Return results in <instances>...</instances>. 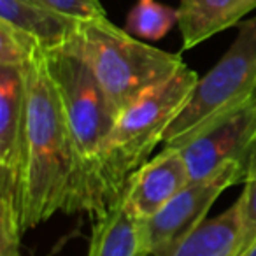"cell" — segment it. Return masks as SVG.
I'll list each match as a JSON object with an SVG mask.
<instances>
[{"instance_id": "obj_5", "label": "cell", "mask_w": 256, "mask_h": 256, "mask_svg": "<svg viewBox=\"0 0 256 256\" xmlns=\"http://www.w3.org/2000/svg\"><path fill=\"white\" fill-rule=\"evenodd\" d=\"M256 96V16L244 22L221 60L198 79L192 98L165 134L164 146L182 148L209 124Z\"/></svg>"}, {"instance_id": "obj_11", "label": "cell", "mask_w": 256, "mask_h": 256, "mask_svg": "<svg viewBox=\"0 0 256 256\" xmlns=\"http://www.w3.org/2000/svg\"><path fill=\"white\" fill-rule=\"evenodd\" d=\"M86 256H150L144 238V223L123 207H110L95 218Z\"/></svg>"}, {"instance_id": "obj_17", "label": "cell", "mask_w": 256, "mask_h": 256, "mask_svg": "<svg viewBox=\"0 0 256 256\" xmlns=\"http://www.w3.org/2000/svg\"><path fill=\"white\" fill-rule=\"evenodd\" d=\"M23 226L18 214L9 209H0V256H22Z\"/></svg>"}, {"instance_id": "obj_6", "label": "cell", "mask_w": 256, "mask_h": 256, "mask_svg": "<svg viewBox=\"0 0 256 256\" xmlns=\"http://www.w3.org/2000/svg\"><path fill=\"white\" fill-rule=\"evenodd\" d=\"M246 165L230 162L210 176L190 181L156 216L144 223V238L150 256H170L188 235L206 221L218 196L244 181Z\"/></svg>"}, {"instance_id": "obj_14", "label": "cell", "mask_w": 256, "mask_h": 256, "mask_svg": "<svg viewBox=\"0 0 256 256\" xmlns=\"http://www.w3.org/2000/svg\"><path fill=\"white\" fill-rule=\"evenodd\" d=\"M179 23V11L154 0H139L126 16L124 30L137 39L160 40Z\"/></svg>"}, {"instance_id": "obj_18", "label": "cell", "mask_w": 256, "mask_h": 256, "mask_svg": "<svg viewBox=\"0 0 256 256\" xmlns=\"http://www.w3.org/2000/svg\"><path fill=\"white\" fill-rule=\"evenodd\" d=\"M42 2L64 14L81 20V22L107 18L102 0H42Z\"/></svg>"}, {"instance_id": "obj_12", "label": "cell", "mask_w": 256, "mask_h": 256, "mask_svg": "<svg viewBox=\"0 0 256 256\" xmlns=\"http://www.w3.org/2000/svg\"><path fill=\"white\" fill-rule=\"evenodd\" d=\"M244 0H181L179 30L182 50L202 44L216 34L237 25L238 8Z\"/></svg>"}, {"instance_id": "obj_1", "label": "cell", "mask_w": 256, "mask_h": 256, "mask_svg": "<svg viewBox=\"0 0 256 256\" xmlns=\"http://www.w3.org/2000/svg\"><path fill=\"white\" fill-rule=\"evenodd\" d=\"M22 68L26 92V174L22 221L25 234L60 210L68 214L78 165L46 48H37Z\"/></svg>"}, {"instance_id": "obj_16", "label": "cell", "mask_w": 256, "mask_h": 256, "mask_svg": "<svg viewBox=\"0 0 256 256\" xmlns=\"http://www.w3.org/2000/svg\"><path fill=\"white\" fill-rule=\"evenodd\" d=\"M39 46L42 44L32 36L0 22V65L23 67Z\"/></svg>"}, {"instance_id": "obj_19", "label": "cell", "mask_w": 256, "mask_h": 256, "mask_svg": "<svg viewBox=\"0 0 256 256\" xmlns=\"http://www.w3.org/2000/svg\"><path fill=\"white\" fill-rule=\"evenodd\" d=\"M252 9H256V0H244V2L240 4V8H238V12H237L238 22H240L248 12H251Z\"/></svg>"}, {"instance_id": "obj_10", "label": "cell", "mask_w": 256, "mask_h": 256, "mask_svg": "<svg viewBox=\"0 0 256 256\" xmlns=\"http://www.w3.org/2000/svg\"><path fill=\"white\" fill-rule=\"evenodd\" d=\"M0 22L32 36L50 51L74 40L82 25L42 0H0Z\"/></svg>"}, {"instance_id": "obj_9", "label": "cell", "mask_w": 256, "mask_h": 256, "mask_svg": "<svg viewBox=\"0 0 256 256\" xmlns=\"http://www.w3.org/2000/svg\"><path fill=\"white\" fill-rule=\"evenodd\" d=\"M190 181L188 165L181 150L164 146L156 156L150 158L130 176L120 206L130 216L146 223Z\"/></svg>"}, {"instance_id": "obj_15", "label": "cell", "mask_w": 256, "mask_h": 256, "mask_svg": "<svg viewBox=\"0 0 256 256\" xmlns=\"http://www.w3.org/2000/svg\"><path fill=\"white\" fill-rule=\"evenodd\" d=\"M240 204V240L235 256H244L256 242V148L248 162Z\"/></svg>"}, {"instance_id": "obj_13", "label": "cell", "mask_w": 256, "mask_h": 256, "mask_svg": "<svg viewBox=\"0 0 256 256\" xmlns=\"http://www.w3.org/2000/svg\"><path fill=\"white\" fill-rule=\"evenodd\" d=\"M240 240L238 198L224 212L206 220L170 256H235Z\"/></svg>"}, {"instance_id": "obj_2", "label": "cell", "mask_w": 256, "mask_h": 256, "mask_svg": "<svg viewBox=\"0 0 256 256\" xmlns=\"http://www.w3.org/2000/svg\"><path fill=\"white\" fill-rule=\"evenodd\" d=\"M51 76L60 93L78 165L76 193L68 214L92 220L109 210L102 184V151L114 116L86 62L70 48L46 50Z\"/></svg>"}, {"instance_id": "obj_8", "label": "cell", "mask_w": 256, "mask_h": 256, "mask_svg": "<svg viewBox=\"0 0 256 256\" xmlns=\"http://www.w3.org/2000/svg\"><path fill=\"white\" fill-rule=\"evenodd\" d=\"M256 148V96L228 116L209 124L181 150L190 179L196 181L210 176L230 162L246 165Z\"/></svg>"}, {"instance_id": "obj_20", "label": "cell", "mask_w": 256, "mask_h": 256, "mask_svg": "<svg viewBox=\"0 0 256 256\" xmlns=\"http://www.w3.org/2000/svg\"><path fill=\"white\" fill-rule=\"evenodd\" d=\"M244 256H256V242H254V244L251 246V249H249V251L246 252Z\"/></svg>"}, {"instance_id": "obj_3", "label": "cell", "mask_w": 256, "mask_h": 256, "mask_svg": "<svg viewBox=\"0 0 256 256\" xmlns=\"http://www.w3.org/2000/svg\"><path fill=\"white\" fill-rule=\"evenodd\" d=\"M198 76L184 67L150 88L116 118L102 151V184L107 206L121 202L128 179L164 144L168 126L192 98Z\"/></svg>"}, {"instance_id": "obj_4", "label": "cell", "mask_w": 256, "mask_h": 256, "mask_svg": "<svg viewBox=\"0 0 256 256\" xmlns=\"http://www.w3.org/2000/svg\"><path fill=\"white\" fill-rule=\"evenodd\" d=\"M70 48L98 81L116 118L150 88L167 81L184 67L179 54L158 50L118 28L107 18L82 22Z\"/></svg>"}, {"instance_id": "obj_7", "label": "cell", "mask_w": 256, "mask_h": 256, "mask_svg": "<svg viewBox=\"0 0 256 256\" xmlns=\"http://www.w3.org/2000/svg\"><path fill=\"white\" fill-rule=\"evenodd\" d=\"M26 174V92L22 67L0 65V207L23 221ZM23 226V224H22Z\"/></svg>"}]
</instances>
